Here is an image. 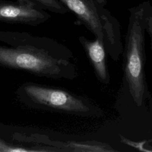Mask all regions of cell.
Here are the masks:
<instances>
[{"label":"cell","instance_id":"1","mask_svg":"<svg viewBox=\"0 0 152 152\" xmlns=\"http://www.w3.org/2000/svg\"><path fill=\"white\" fill-rule=\"evenodd\" d=\"M0 66L52 79L77 76L73 54L67 47L28 32L0 31Z\"/></svg>","mask_w":152,"mask_h":152},{"label":"cell","instance_id":"2","mask_svg":"<svg viewBox=\"0 0 152 152\" xmlns=\"http://www.w3.org/2000/svg\"><path fill=\"white\" fill-rule=\"evenodd\" d=\"M149 1L129 8V17L124 48V77L131 97L140 107L146 98L145 31L149 9Z\"/></svg>","mask_w":152,"mask_h":152},{"label":"cell","instance_id":"3","mask_svg":"<svg viewBox=\"0 0 152 152\" xmlns=\"http://www.w3.org/2000/svg\"><path fill=\"white\" fill-rule=\"evenodd\" d=\"M18 100L34 109L51 110L79 115H92L94 109L82 97L65 90L31 82L20 85L15 92Z\"/></svg>","mask_w":152,"mask_h":152},{"label":"cell","instance_id":"4","mask_svg":"<svg viewBox=\"0 0 152 152\" xmlns=\"http://www.w3.org/2000/svg\"><path fill=\"white\" fill-rule=\"evenodd\" d=\"M50 17L46 10L27 1L0 0V21L35 26Z\"/></svg>","mask_w":152,"mask_h":152},{"label":"cell","instance_id":"5","mask_svg":"<svg viewBox=\"0 0 152 152\" xmlns=\"http://www.w3.org/2000/svg\"><path fill=\"white\" fill-rule=\"evenodd\" d=\"M77 20L103 43L105 39V27L109 10L103 9L100 13L90 0H59Z\"/></svg>","mask_w":152,"mask_h":152},{"label":"cell","instance_id":"6","mask_svg":"<svg viewBox=\"0 0 152 152\" xmlns=\"http://www.w3.org/2000/svg\"><path fill=\"white\" fill-rule=\"evenodd\" d=\"M78 40L91 64L97 79L102 83L108 84L110 76L106 61V50L103 43L98 39L90 40L83 36Z\"/></svg>","mask_w":152,"mask_h":152},{"label":"cell","instance_id":"7","mask_svg":"<svg viewBox=\"0 0 152 152\" xmlns=\"http://www.w3.org/2000/svg\"><path fill=\"white\" fill-rule=\"evenodd\" d=\"M61 148L65 151L74 152H113V149L107 143L96 141H68L61 144Z\"/></svg>","mask_w":152,"mask_h":152},{"label":"cell","instance_id":"8","mask_svg":"<svg viewBox=\"0 0 152 152\" xmlns=\"http://www.w3.org/2000/svg\"><path fill=\"white\" fill-rule=\"evenodd\" d=\"M52 12L64 14L69 12L59 0H26Z\"/></svg>","mask_w":152,"mask_h":152},{"label":"cell","instance_id":"9","mask_svg":"<svg viewBox=\"0 0 152 152\" xmlns=\"http://www.w3.org/2000/svg\"><path fill=\"white\" fill-rule=\"evenodd\" d=\"M121 137V139L122 140V141L123 142V143L127 144L128 145H130L133 147L134 148H137V150H140V151H150L144 148V145L145 143V141H142V142H134L124 137H122V135L120 136Z\"/></svg>","mask_w":152,"mask_h":152},{"label":"cell","instance_id":"10","mask_svg":"<svg viewBox=\"0 0 152 152\" xmlns=\"http://www.w3.org/2000/svg\"><path fill=\"white\" fill-rule=\"evenodd\" d=\"M30 151L28 150L12 147L0 140V152H17V151Z\"/></svg>","mask_w":152,"mask_h":152},{"label":"cell","instance_id":"11","mask_svg":"<svg viewBox=\"0 0 152 152\" xmlns=\"http://www.w3.org/2000/svg\"><path fill=\"white\" fill-rule=\"evenodd\" d=\"M145 30L147 31V32L148 33L150 37L151 49H152V7L151 6L149 9V11L146 18Z\"/></svg>","mask_w":152,"mask_h":152},{"label":"cell","instance_id":"12","mask_svg":"<svg viewBox=\"0 0 152 152\" xmlns=\"http://www.w3.org/2000/svg\"><path fill=\"white\" fill-rule=\"evenodd\" d=\"M91 1L96 7L101 6L104 7L107 5V0H90Z\"/></svg>","mask_w":152,"mask_h":152}]
</instances>
